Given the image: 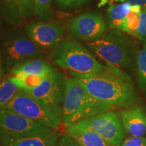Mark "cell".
Returning a JSON list of instances; mask_svg holds the SVG:
<instances>
[{
	"instance_id": "obj_5",
	"label": "cell",
	"mask_w": 146,
	"mask_h": 146,
	"mask_svg": "<svg viewBox=\"0 0 146 146\" xmlns=\"http://www.w3.org/2000/svg\"><path fill=\"white\" fill-rule=\"evenodd\" d=\"M86 45L108 65L127 68L132 64V43L120 31L115 29L99 39L88 42Z\"/></svg>"
},
{
	"instance_id": "obj_9",
	"label": "cell",
	"mask_w": 146,
	"mask_h": 146,
	"mask_svg": "<svg viewBox=\"0 0 146 146\" xmlns=\"http://www.w3.org/2000/svg\"><path fill=\"white\" fill-rule=\"evenodd\" d=\"M69 29L78 39L91 42L106 34L107 23L99 12L89 11L72 18L69 23Z\"/></svg>"
},
{
	"instance_id": "obj_29",
	"label": "cell",
	"mask_w": 146,
	"mask_h": 146,
	"mask_svg": "<svg viewBox=\"0 0 146 146\" xmlns=\"http://www.w3.org/2000/svg\"><path fill=\"white\" fill-rule=\"evenodd\" d=\"M128 3L132 5H136L143 8H146V0H125Z\"/></svg>"
},
{
	"instance_id": "obj_22",
	"label": "cell",
	"mask_w": 146,
	"mask_h": 146,
	"mask_svg": "<svg viewBox=\"0 0 146 146\" xmlns=\"http://www.w3.org/2000/svg\"><path fill=\"white\" fill-rule=\"evenodd\" d=\"M33 15L42 21H48L53 15L52 0H34Z\"/></svg>"
},
{
	"instance_id": "obj_8",
	"label": "cell",
	"mask_w": 146,
	"mask_h": 146,
	"mask_svg": "<svg viewBox=\"0 0 146 146\" xmlns=\"http://www.w3.org/2000/svg\"><path fill=\"white\" fill-rule=\"evenodd\" d=\"M51 131L50 128L23 115L0 108V139L21 137Z\"/></svg>"
},
{
	"instance_id": "obj_28",
	"label": "cell",
	"mask_w": 146,
	"mask_h": 146,
	"mask_svg": "<svg viewBox=\"0 0 146 146\" xmlns=\"http://www.w3.org/2000/svg\"><path fill=\"white\" fill-rule=\"evenodd\" d=\"M5 71L4 69V65H3L2 53H1V48H0V83L5 79Z\"/></svg>"
},
{
	"instance_id": "obj_12",
	"label": "cell",
	"mask_w": 146,
	"mask_h": 146,
	"mask_svg": "<svg viewBox=\"0 0 146 146\" xmlns=\"http://www.w3.org/2000/svg\"><path fill=\"white\" fill-rule=\"evenodd\" d=\"M119 114L124 129L128 134L136 137L145 135L146 113L141 108L131 107Z\"/></svg>"
},
{
	"instance_id": "obj_15",
	"label": "cell",
	"mask_w": 146,
	"mask_h": 146,
	"mask_svg": "<svg viewBox=\"0 0 146 146\" xmlns=\"http://www.w3.org/2000/svg\"><path fill=\"white\" fill-rule=\"evenodd\" d=\"M54 71H55V68L50 62L38 58V59L28 60L15 66L11 69L9 75L24 74L47 76Z\"/></svg>"
},
{
	"instance_id": "obj_26",
	"label": "cell",
	"mask_w": 146,
	"mask_h": 146,
	"mask_svg": "<svg viewBox=\"0 0 146 146\" xmlns=\"http://www.w3.org/2000/svg\"><path fill=\"white\" fill-rule=\"evenodd\" d=\"M120 146H146L145 137L131 136L126 138Z\"/></svg>"
},
{
	"instance_id": "obj_21",
	"label": "cell",
	"mask_w": 146,
	"mask_h": 146,
	"mask_svg": "<svg viewBox=\"0 0 146 146\" xmlns=\"http://www.w3.org/2000/svg\"><path fill=\"white\" fill-rule=\"evenodd\" d=\"M142 10L141 7L132 5V10L126 19L122 31L133 36H137V32L139 24V16Z\"/></svg>"
},
{
	"instance_id": "obj_3",
	"label": "cell",
	"mask_w": 146,
	"mask_h": 146,
	"mask_svg": "<svg viewBox=\"0 0 146 146\" xmlns=\"http://www.w3.org/2000/svg\"><path fill=\"white\" fill-rule=\"evenodd\" d=\"M65 81L62 119L66 129L80 120L115 109L91 96L74 78H66Z\"/></svg>"
},
{
	"instance_id": "obj_1",
	"label": "cell",
	"mask_w": 146,
	"mask_h": 146,
	"mask_svg": "<svg viewBox=\"0 0 146 146\" xmlns=\"http://www.w3.org/2000/svg\"><path fill=\"white\" fill-rule=\"evenodd\" d=\"M112 68L109 73L86 77H74L86 91L99 101L115 108L133 107L138 102L131 81L118 68L108 65Z\"/></svg>"
},
{
	"instance_id": "obj_18",
	"label": "cell",
	"mask_w": 146,
	"mask_h": 146,
	"mask_svg": "<svg viewBox=\"0 0 146 146\" xmlns=\"http://www.w3.org/2000/svg\"><path fill=\"white\" fill-rule=\"evenodd\" d=\"M46 76H47L16 74L9 75L8 77L21 89L28 91L39 85Z\"/></svg>"
},
{
	"instance_id": "obj_20",
	"label": "cell",
	"mask_w": 146,
	"mask_h": 146,
	"mask_svg": "<svg viewBox=\"0 0 146 146\" xmlns=\"http://www.w3.org/2000/svg\"><path fill=\"white\" fill-rule=\"evenodd\" d=\"M137 83L142 92L146 94V43L139 51L136 57Z\"/></svg>"
},
{
	"instance_id": "obj_4",
	"label": "cell",
	"mask_w": 146,
	"mask_h": 146,
	"mask_svg": "<svg viewBox=\"0 0 146 146\" xmlns=\"http://www.w3.org/2000/svg\"><path fill=\"white\" fill-rule=\"evenodd\" d=\"M5 72L28 60L45 56L44 52L21 29H14L3 34L0 40Z\"/></svg>"
},
{
	"instance_id": "obj_24",
	"label": "cell",
	"mask_w": 146,
	"mask_h": 146,
	"mask_svg": "<svg viewBox=\"0 0 146 146\" xmlns=\"http://www.w3.org/2000/svg\"><path fill=\"white\" fill-rule=\"evenodd\" d=\"M137 37L146 43V8H143L139 16V24L137 32Z\"/></svg>"
},
{
	"instance_id": "obj_11",
	"label": "cell",
	"mask_w": 146,
	"mask_h": 146,
	"mask_svg": "<svg viewBox=\"0 0 146 146\" xmlns=\"http://www.w3.org/2000/svg\"><path fill=\"white\" fill-rule=\"evenodd\" d=\"M26 34L40 48L52 50L62 41L63 27L56 22L34 21L27 24Z\"/></svg>"
},
{
	"instance_id": "obj_16",
	"label": "cell",
	"mask_w": 146,
	"mask_h": 146,
	"mask_svg": "<svg viewBox=\"0 0 146 146\" xmlns=\"http://www.w3.org/2000/svg\"><path fill=\"white\" fill-rule=\"evenodd\" d=\"M132 10V4L127 2L112 5L107 11V23L111 28L122 31L126 19Z\"/></svg>"
},
{
	"instance_id": "obj_23",
	"label": "cell",
	"mask_w": 146,
	"mask_h": 146,
	"mask_svg": "<svg viewBox=\"0 0 146 146\" xmlns=\"http://www.w3.org/2000/svg\"><path fill=\"white\" fill-rule=\"evenodd\" d=\"M92 0H54L56 6L65 10L81 8L90 3Z\"/></svg>"
},
{
	"instance_id": "obj_6",
	"label": "cell",
	"mask_w": 146,
	"mask_h": 146,
	"mask_svg": "<svg viewBox=\"0 0 146 146\" xmlns=\"http://www.w3.org/2000/svg\"><path fill=\"white\" fill-rule=\"evenodd\" d=\"M0 108L16 112L54 130H58L62 124L61 116L23 89L12 101Z\"/></svg>"
},
{
	"instance_id": "obj_2",
	"label": "cell",
	"mask_w": 146,
	"mask_h": 146,
	"mask_svg": "<svg viewBox=\"0 0 146 146\" xmlns=\"http://www.w3.org/2000/svg\"><path fill=\"white\" fill-rule=\"evenodd\" d=\"M54 62L68 70L74 77H86L109 73L111 67L98 61L88 49L74 40H64L52 51Z\"/></svg>"
},
{
	"instance_id": "obj_14",
	"label": "cell",
	"mask_w": 146,
	"mask_h": 146,
	"mask_svg": "<svg viewBox=\"0 0 146 146\" xmlns=\"http://www.w3.org/2000/svg\"><path fill=\"white\" fill-rule=\"evenodd\" d=\"M59 139L54 131L21 137L0 139V146H56Z\"/></svg>"
},
{
	"instance_id": "obj_27",
	"label": "cell",
	"mask_w": 146,
	"mask_h": 146,
	"mask_svg": "<svg viewBox=\"0 0 146 146\" xmlns=\"http://www.w3.org/2000/svg\"><path fill=\"white\" fill-rule=\"evenodd\" d=\"M56 146H81L68 134L63 135L58 139Z\"/></svg>"
},
{
	"instance_id": "obj_10",
	"label": "cell",
	"mask_w": 146,
	"mask_h": 146,
	"mask_svg": "<svg viewBox=\"0 0 146 146\" xmlns=\"http://www.w3.org/2000/svg\"><path fill=\"white\" fill-rule=\"evenodd\" d=\"M89 127L112 146H120L125 131L119 113L113 110L85 119Z\"/></svg>"
},
{
	"instance_id": "obj_7",
	"label": "cell",
	"mask_w": 146,
	"mask_h": 146,
	"mask_svg": "<svg viewBox=\"0 0 146 146\" xmlns=\"http://www.w3.org/2000/svg\"><path fill=\"white\" fill-rule=\"evenodd\" d=\"M65 78L61 72L55 70L48 74L37 87L25 91L62 116L65 95Z\"/></svg>"
},
{
	"instance_id": "obj_25",
	"label": "cell",
	"mask_w": 146,
	"mask_h": 146,
	"mask_svg": "<svg viewBox=\"0 0 146 146\" xmlns=\"http://www.w3.org/2000/svg\"><path fill=\"white\" fill-rule=\"evenodd\" d=\"M24 21L30 19L33 15L34 0H20Z\"/></svg>"
},
{
	"instance_id": "obj_30",
	"label": "cell",
	"mask_w": 146,
	"mask_h": 146,
	"mask_svg": "<svg viewBox=\"0 0 146 146\" xmlns=\"http://www.w3.org/2000/svg\"><path fill=\"white\" fill-rule=\"evenodd\" d=\"M1 27H2V17L0 15V31H1Z\"/></svg>"
},
{
	"instance_id": "obj_19",
	"label": "cell",
	"mask_w": 146,
	"mask_h": 146,
	"mask_svg": "<svg viewBox=\"0 0 146 146\" xmlns=\"http://www.w3.org/2000/svg\"><path fill=\"white\" fill-rule=\"evenodd\" d=\"M22 89L10 78L0 83V108L6 105Z\"/></svg>"
},
{
	"instance_id": "obj_13",
	"label": "cell",
	"mask_w": 146,
	"mask_h": 146,
	"mask_svg": "<svg viewBox=\"0 0 146 146\" xmlns=\"http://www.w3.org/2000/svg\"><path fill=\"white\" fill-rule=\"evenodd\" d=\"M67 133L81 146H112L95 132L85 119L68 127Z\"/></svg>"
},
{
	"instance_id": "obj_17",
	"label": "cell",
	"mask_w": 146,
	"mask_h": 146,
	"mask_svg": "<svg viewBox=\"0 0 146 146\" xmlns=\"http://www.w3.org/2000/svg\"><path fill=\"white\" fill-rule=\"evenodd\" d=\"M0 15L13 27L21 26L24 19L20 0H0Z\"/></svg>"
}]
</instances>
